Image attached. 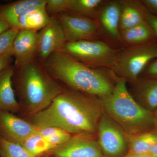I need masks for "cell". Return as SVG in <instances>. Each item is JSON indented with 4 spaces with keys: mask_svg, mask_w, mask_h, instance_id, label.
Returning <instances> with one entry per match:
<instances>
[{
    "mask_svg": "<svg viewBox=\"0 0 157 157\" xmlns=\"http://www.w3.org/2000/svg\"><path fill=\"white\" fill-rule=\"evenodd\" d=\"M97 136L104 157H124L128 153L126 133L104 111L98 122Z\"/></svg>",
    "mask_w": 157,
    "mask_h": 157,
    "instance_id": "7",
    "label": "cell"
},
{
    "mask_svg": "<svg viewBox=\"0 0 157 157\" xmlns=\"http://www.w3.org/2000/svg\"><path fill=\"white\" fill-rule=\"evenodd\" d=\"M124 157H152L149 154H135L128 153Z\"/></svg>",
    "mask_w": 157,
    "mask_h": 157,
    "instance_id": "33",
    "label": "cell"
},
{
    "mask_svg": "<svg viewBox=\"0 0 157 157\" xmlns=\"http://www.w3.org/2000/svg\"><path fill=\"white\" fill-rule=\"evenodd\" d=\"M122 9L120 21V31L131 28L146 21L144 6L141 2L121 1Z\"/></svg>",
    "mask_w": 157,
    "mask_h": 157,
    "instance_id": "17",
    "label": "cell"
},
{
    "mask_svg": "<svg viewBox=\"0 0 157 157\" xmlns=\"http://www.w3.org/2000/svg\"><path fill=\"white\" fill-rule=\"evenodd\" d=\"M128 144V153L149 154L157 140V130L136 135H127Z\"/></svg>",
    "mask_w": 157,
    "mask_h": 157,
    "instance_id": "19",
    "label": "cell"
},
{
    "mask_svg": "<svg viewBox=\"0 0 157 157\" xmlns=\"http://www.w3.org/2000/svg\"><path fill=\"white\" fill-rule=\"evenodd\" d=\"M45 7H33L27 10L17 18L11 28L36 32L42 29L48 24L51 18Z\"/></svg>",
    "mask_w": 157,
    "mask_h": 157,
    "instance_id": "15",
    "label": "cell"
},
{
    "mask_svg": "<svg viewBox=\"0 0 157 157\" xmlns=\"http://www.w3.org/2000/svg\"><path fill=\"white\" fill-rule=\"evenodd\" d=\"M21 145L36 157H41L56 147L48 142L37 132L27 138Z\"/></svg>",
    "mask_w": 157,
    "mask_h": 157,
    "instance_id": "21",
    "label": "cell"
},
{
    "mask_svg": "<svg viewBox=\"0 0 157 157\" xmlns=\"http://www.w3.org/2000/svg\"><path fill=\"white\" fill-rule=\"evenodd\" d=\"M53 79L72 89L99 98L111 94L114 84L104 72L85 64L63 51L52 54L42 64Z\"/></svg>",
    "mask_w": 157,
    "mask_h": 157,
    "instance_id": "2",
    "label": "cell"
},
{
    "mask_svg": "<svg viewBox=\"0 0 157 157\" xmlns=\"http://www.w3.org/2000/svg\"><path fill=\"white\" fill-rule=\"evenodd\" d=\"M36 31L19 30L13 42L12 54L15 67L31 61L36 56Z\"/></svg>",
    "mask_w": 157,
    "mask_h": 157,
    "instance_id": "12",
    "label": "cell"
},
{
    "mask_svg": "<svg viewBox=\"0 0 157 157\" xmlns=\"http://www.w3.org/2000/svg\"><path fill=\"white\" fill-rule=\"evenodd\" d=\"M133 84L132 97L142 107L153 112L157 108V79H138Z\"/></svg>",
    "mask_w": 157,
    "mask_h": 157,
    "instance_id": "14",
    "label": "cell"
},
{
    "mask_svg": "<svg viewBox=\"0 0 157 157\" xmlns=\"http://www.w3.org/2000/svg\"><path fill=\"white\" fill-rule=\"evenodd\" d=\"M141 2L145 9L157 14V0H143Z\"/></svg>",
    "mask_w": 157,
    "mask_h": 157,
    "instance_id": "30",
    "label": "cell"
},
{
    "mask_svg": "<svg viewBox=\"0 0 157 157\" xmlns=\"http://www.w3.org/2000/svg\"><path fill=\"white\" fill-rule=\"evenodd\" d=\"M12 80L19 101L30 115L47 108L64 90L35 59L14 66Z\"/></svg>",
    "mask_w": 157,
    "mask_h": 157,
    "instance_id": "3",
    "label": "cell"
},
{
    "mask_svg": "<svg viewBox=\"0 0 157 157\" xmlns=\"http://www.w3.org/2000/svg\"><path fill=\"white\" fill-rule=\"evenodd\" d=\"M72 0H46L45 9L50 16L68 12Z\"/></svg>",
    "mask_w": 157,
    "mask_h": 157,
    "instance_id": "25",
    "label": "cell"
},
{
    "mask_svg": "<svg viewBox=\"0 0 157 157\" xmlns=\"http://www.w3.org/2000/svg\"><path fill=\"white\" fill-rule=\"evenodd\" d=\"M156 58L157 43L151 41L121 51L110 68L116 76L133 83L148 63Z\"/></svg>",
    "mask_w": 157,
    "mask_h": 157,
    "instance_id": "5",
    "label": "cell"
},
{
    "mask_svg": "<svg viewBox=\"0 0 157 157\" xmlns=\"http://www.w3.org/2000/svg\"><path fill=\"white\" fill-rule=\"evenodd\" d=\"M11 28L9 23L0 16V35Z\"/></svg>",
    "mask_w": 157,
    "mask_h": 157,
    "instance_id": "31",
    "label": "cell"
},
{
    "mask_svg": "<svg viewBox=\"0 0 157 157\" xmlns=\"http://www.w3.org/2000/svg\"><path fill=\"white\" fill-rule=\"evenodd\" d=\"M111 94L99 98L103 111L123 129L128 135L150 131L154 125V113L142 107L132 97L127 82L115 76Z\"/></svg>",
    "mask_w": 157,
    "mask_h": 157,
    "instance_id": "4",
    "label": "cell"
},
{
    "mask_svg": "<svg viewBox=\"0 0 157 157\" xmlns=\"http://www.w3.org/2000/svg\"><path fill=\"white\" fill-rule=\"evenodd\" d=\"M121 1L110 2L101 11L100 18L101 24L109 36L117 40H121L119 29Z\"/></svg>",
    "mask_w": 157,
    "mask_h": 157,
    "instance_id": "16",
    "label": "cell"
},
{
    "mask_svg": "<svg viewBox=\"0 0 157 157\" xmlns=\"http://www.w3.org/2000/svg\"><path fill=\"white\" fill-rule=\"evenodd\" d=\"M67 42L92 40L98 32V25L90 17L69 12L57 14Z\"/></svg>",
    "mask_w": 157,
    "mask_h": 157,
    "instance_id": "10",
    "label": "cell"
},
{
    "mask_svg": "<svg viewBox=\"0 0 157 157\" xmlns=\"http://www.w3.org/2000/svg\"><path fill=\"white\" fill-rule=\"evenodd\" d=\"M38 128L13 113L0 111V137L21 144L31 135L37 133Z\"/></svg>",
    "mask_w": 157,
    "mask_h": 157,
    "instance_id": "11",
    "label": "cell"
},
{
    "mask_svg": "<svg viewBox=\"0 0 157 157\" xmlns=\"http://www.w3.org/2000/svg\"><path fill=\"white\" fill-rule=\"evenodd\" d=\"M46 0H19L0 5V16L12 28L17 18L31 8L45 6Z\"/></svg>",
    "mask_w": 157,
    "mask_h": 157,
    "instance_id": "18",
    "label": "cell"
},
{
    "mask_svg": "<svg viewBox=\"0 0 157 157\" xmlns=\"http://www.w3.org/2000/svg\"><path fill=\"white\" fill-rule=\"evenodd\" d=\"M18 31L17 29L11 28L0 35V55L8 53L12 55V45Z\"/></svg>",
    "mask_w": 157,
    "mask_h": 157,
    "instance_id": "26",
    "label": "cell"
},
{
    "mask_svg": "<svg viewBox=\"0 0 157 157\" xmlns=\"http://www.w3.org/2000/svg\"><path fill=\"white\" fill-rule=\"evenodd\" d=\"M37 132L55 147L66 143L73 135L63 129L54 127L38 128Z\"/></svg>",
    "mask_w": 157,
    "mask_h": 157,
    "instance_id": "23",
    "label": "cell"
},
{
    "mask_svg": "<svg viewBox=\"0 0 157 157\" xmlns=\"http://www.w3.org/2000/svg\"><path fill=\"white\" fill-rule=\"evenodd\" d=\"M144 14L146 22L150 28L154 35L157 38V16L149 12L145 8Z\"/></svg>",
    "mask_w": 157,
    "mask_h": 157,
    "instance_id": "27",
    "label": "cell"
},
{
    "mask_svg": "<svg viewBox=\"0 0 157 157\" xmlns=\"http://www.w3.org/2000/svg\"><path fill=\"white\" fill-rule=\"evenodd\" d=\"M13 60L14 59L11 54H5L0 55V73L11 66Z\"/></svg>",
    "mask_w": 157,
    "mask_h": 157,
    "instance_id": "28",
    "label": "cell"
},
{
    "mask_svg": "<svg viewBox=\"0 0 157 157\" xmlns=\"http://www.w3.org/2000/svg\"><path fill=\"white\" fill-rule=\"evenodd\" d=\"M146 73L151 78L157 79V59L150 64L147 69Z\"/></svg>",
    "mask_w": 157,
    "mask_h": 157,
    "instance_id": "29",
    "label": "cell"
},
{
    "mask_svg": "<svg viewBox=\"0 0 157 157\" xmlns=\"http://www.w3.org/2000/svg\"><path fill=\"white\" fill-rule=\"evenodd\" d=\"M0 157H36L18 144L13 143L0 137Z\"/></svg>",
    "mask_w": 157,
    "mask_h": 157,
    "instance_id": "24",
    "label": "cell"
},
{
    "mask_svg": "<svg viewBox=\"0 0 157 157\" xmlns=\"http://www.w3.org/2000/svg\"><path fill=\"white\" fill-rule=\"evenodd\" d=\"M61 51L90 67L110 68L117 54L105 42L93 40L67 42Z\"/></svg>",
    "mask_w": 157,
    "mask_h": 157,
    "instance_id": "6",
    "label": "cell"
},
{
    "mask_svg": "<svg viewBox=\"0 0 157 157\" xmlns=\"http://www.w3.org/2000/svg\"><path fill=\"white\" fill-rule=\"evenodd\" d=\"M41 157H104L97 135H73L66 143L56 146Z\"/></svg>",
    "mask_w": 157,
    "mask_h": 157,
    "instance_id": "8",
    "label": "cell"
},
{
    "mask_svg": "<svg viewBox=\"0 0 157 157\" xmlns=\"http://www.w3.org/2000/svg\"><path fill=\"white\" fill-rule=\"evenodd\" d=\"M104 2L102 0H72L68 12L91 18Z\"/></svg>",
    "mask_w": 157,
    "mask_h": 157,
    "instance_id": "22",
    "label": "cell"
},
{
    "mask_svg": "<svg viewBox=\"0 0 157 157\" xmlns=\"http://www.w3.org/2000/svg\"><path fill=\"white\" fill-rule=\"evenodd\" d=\"M154 36L146 21L120 32L121 40L132 46L151 42Z\"/></svg>",
    "mask_w": 157,
    "mask_h": 157,
    "instance_id": "20",
    "label": "cell"
},
{
    "mask_svg": "<svg viewBox=\"0 0 157 157\" xmlns=\"http://www.w3.org/2000/svg\"><path fill=\"white\" fill-rule=\"evenodd\" d=\"M103 113L99 98L64 89L47 108L31 115V123L38 128L57 127L72 135H97Z\"/></svg>",
    "mask_w": 157,
    "mask_h": 157,
    "instance_id": "1",
    "label": "cell"
},
{
    "mask_svg": "<svg viewBox=\"0 0 157 157\" xmlns=\"http://www.w3.org/2000/svg\"><path fill=\"white\" fill-rule=\"evenodd\" d=\"M154 125L155 128L157 130V108L154 113Z\"/></svg>",
    "mask_w": 157,
    "mask_h": 157,
    "instance_id": "34",
    "label": "cell"
},
{
    "mask_svg": "<svg viewBox=\"0 0 157 157\" xmlns=\"http://www.w3.org/2000/svg\"><path fill=\"white\" fill-rule=\"evenodd\" d=\"M14 70V65H11L0 73V111L13 114L20 109L19 103L15 98L12 84Z\"/></svg>",
    "mask_w": 157,
    "mask_h": 157,
    "instance_id": "13",
    "label": "cell"
},
{
    "mask_svg": "<svg viewBox=\"0 0 157 157\" xmlns=\"http://www.w3.org/2000/svg\"><path fill=\"white\" fill-rule=\"evenodd\" d=\"M149 154L152 157H157V140L152 147Z\"/></svg>",
    "mask_w": 157,
    "mask_h": 157,
    "instance_id": "32",
    "label": "cell"
},
{
    "mask_svg": "<svg viewBox=\"0 0 157 157\" xmlns=\"http://www.w3.org/2000/svg\"><path fill=\"white\" fill-rule=\"evenodd\" d=\"M61 23L57 15L37 33L36 56L43 63L52 54L61 51L67 43Z\"/></svg>",
    "mask_w": 157,
    "mask_h": 157,
    "instance_id": "9",
    "label": "cell"
}]
</instances>
